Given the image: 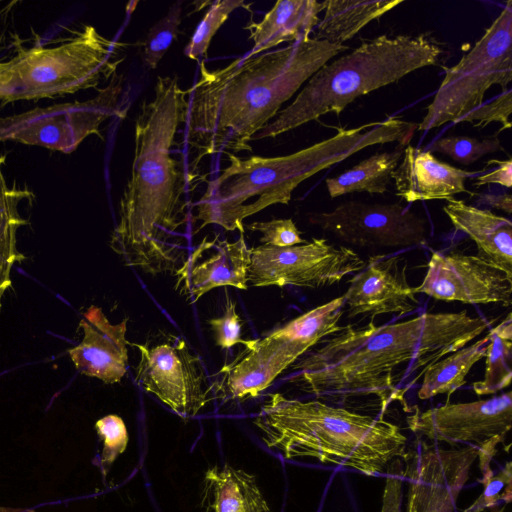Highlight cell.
Here are the masks:
<instances>
[{"mask_svg":"<svg viewBox=\"0 0 512 512\" xmlns=\"http://www.w3.org/2000/svg\"><path fill=\"white\" fill-rule=\"evenodd\" d=\"M344 306L342 295L298 316L280 328L292 339L311 348L322 338L343 330L344 326L338 323Z\"/></svg>","mask_w":512,"mask_h":512,"instance_id":"f1b7e54d","label":"cell"},{"mask_svg":"<svg viewBox=\"0 0 512 512\" xmlns=\"http://www.w3.org/2000/svg\"><path fill=\"white\" fill-rule=\"evenodd\" d=\"M424 150L441 153L462 165H470L504 148L496 136L483 140L468 136H446L438 138Z\"/></svg>","mask_w":512,"mask_h":512,"instance_id":"1f68e13d","label":"cell"},{"mask_svg":"<svg viewBox=\"0 0 512 512\" xmlns=\"http://www.w3.org/2000/svg\"><path fill=\"white\" fill-rule=\"evenodd\" d=\"M214 333L216 344L222 349H229L235 344H243L241 338L242 320L236 312V303L226 293L224 314L208 320Z\"/></svg>","mask_w":512,"mask_h":512,"instance_id":"8d00e7d4","label":"cell"},{"mask_svg":"<svg viewBox=\"0 0 512 512\" xmlns=\"http://www.w3.org/2000/svg\"><path fill=\"white\" fill-rule=\"evenodd\" d=\"M251 249L240 233L237 241L213 240L205 237L176 269V290L189 303L197 302L211 289L221 286L248 288V268Z\"/></svg>","mask_w":512,"mask_h":512,"instance_id":"e0dca14e","label":"cell"},{"mask_svg":"<svg viewBox=\"0 0 512 512\" xmlns=\"http://www.w3.org/2000/svg\"><path fill=\"white\" fill-rule=\"evenodd\" d=\"M407 422L420 439L425 437L452 447L467 444L477 449L497 448L512 427V393L473 402L446 403L426 411L416 408Z\"/></svg>","mask_w":512,"mask_h":512,"instance_id":"7c38bea8","label":"cell"},{"mask_svg":"<svg viewBox=\"0 0 512 512\" xmlns=\"http://www.w3.org/2000/svg\"><path fill=\"white\" fill-rule=\"evenodd\" d=\"M512 81V1L460 61L445 71L417 131H429L459 119L483 104L485 93Z\"/></svg>","mask_w":512,"mask_h":512,"instance_id":"ba28073f","label":"cell"},{"mask_svg":"<svg viewBox=\"0 0 512 512\" xmlns=\"http://www.w3.org/2000/svg\"><path fill=\"white\" fill-rule=\"evenodd\" d=\"M14 55L0 60V107L20 100L63 97L97 88L117 71L125 44L101 35L92 25L54 46L29 48L13 41Z\"/></svg>","mask_w":512,"mask_h":512,"instance_id":"52a82bcc","label":"cell"},{"mask_svg":"<svg viewBox=\"0 0 512 512\" xmlns=\"http://www.w3.org/2000/svg\"><path fill=\"white\" fill-rule=\"evenodd\" d=\"M201 504L204 512H270L255 477L229 464L206 471Z\"/></svg>","mask_w":512,"mask_h":512,"instance_id":"603a6c76","label":"cell"},{"mask_svg":"<svg viewBox=\"0 0 512 512\" xmlns=\"http://www.w3.org/2000/svg\"><path fill=\"white\" fill-rule=\"evenodd\" d=\"M416 130V123L392 116L353 128L337 127L333 136L284 156L228 153L229 164L207 182L195 204L194 220L201 221L197 231L216 224L244 233V219L271 205H287L304 180L367 147L391 142L408 145Z\"/></svg>","mask_w":512,"mask_h":512,"instance_id":"277c9868","label":"cell"},{"mask_svg":"<svg viewBox=\"0 0 512 512\" xmlns=\"http://www.w3.org/2000/svg\"><path fill=\"white\" fill-rule=\"evenodd\" d=\"M495 320L457 313H423L412 319L376 326L371 321L352 325L308 356L293 369L295 381L319 399L346 401L375 395L382 409L392 401L403 404L404 379L452 352L465 347Z\"/></svg>","mask_w":512,"mask_h":512,"instance_id":"6da1fadb","label":"cell"},{"mask_svg":"<svg viewBox=\"0 0 512 512\" xmlns=\"http://www.w3.org/2000/svg\"><path fill=\"white\" fill-rule=\"evenodd\" d=\"M182 1L173 3L167 14L157 21L140 43L142 61L146 68L155 69L177 39L181 24Z\"/></svg>","mask_w":512,"mask_h":512,"instance_id":"f546056e","label":"cell"},{"mask_svg":"<svg viewBox=\"0 0 512 512\" xmlns=\"http://www.w3.org/2000/svg\"><path fill=\"white\" fill-rule=\"evenodd\" d=\"M312 224L360 247L407 248L426 243L425 219L400 203L346 201L328 212L310 214Z\"/></svg>","mask_w":512,"mask_h":512,"instance_id":"8fae6325","label":"cell"},{"mask_svg":"<svg viewBox=\"0 0 512 512\" xmlns=\"http://www.w3.org/2000/svg\"><path fill=\"white\" fill-rule=\"evenodd\" d=\"M186 107L177 76H159L153 98L141 102L131 175L109 242L126 266L153 276L175 272L184 255L179 230L187 222V174L172 149Z\"/></svg>","mask_w":512,"mask_h":512,"instance_id":"7a4b0ae2","label":"cell"},{"mask_svg":"<svg viewBox=\"0 0 512 512\" xmlns=\"http://www.w3.org/2000/svg\"><path fill=\"white\" fill-rule=\"evenodd\" d=\"M385 486L380 512H402L404 465L394 459L386 468Z\"/></svg>","mask_w":512,"mask_h":512,"instance_id":"74e56055","label":"cell"},{"mask_svg":"<svg viewBox=\"0 0 512 512\" xmlns=\"http://www.w3.org/2000/svg\"><path fill=\"white\" fill-rule=\"evenodd\" d=\"M251 231L262 233L260 242L278 248L291 247L304 244L307 241L301 238V232L292 219H273L268 222H253L245 226Z\"/></svg>","mask_w":512,"mask_h":512,"instance_id":"d590c367","label":"cell"},{"mask_svg":"<svg viewBox=\"0 0 512 512\" xmlns=\"http://www.w3.org/2000/svg\"><path fill=\"white\" fill-rule=\"evenodd\" d=\"M0 512H34L31 509H19L0 506Z\"/></svg>","mask_w":512,"mask_h":512,"instance_id":"60d3db41","label":"cell"},{"mask_svg":"<svg viewBox=\"0 0 512 512\" xmlns=\"http://www.w3.org/2000/svg\"><path fill=\"white\" fill-rule=\"evenodd\" d=\"M479 482L484 486L480 496L463 512H485L500 503L512 500V463L508 461L496 474L482 476Z\"/></svg>","mask_w":512,"mask_h":512,"instance_id":"d6a6232c","label":"cell"},{"mask_svg":"<svg viewBox=\"0 0 512 512\" xmlns=\"http://www.w3.org/2000/svg\"><path fill=\"white\" fill-rule=\"evenodd\" d=\"M491 512H505V507L502 506V507H493L491 509H489Z\"/></svg>","mask_w":512,"mask_h":512,"instance_id":"b9f144b4","label":"cell"},{"mask_svg":"<svg viewBox=\"0 0 512 512\" xmlns=\"http://www.w3.org/2000/svg\"><path fill=\"white\" fill-rule=\"evenodd\" d=\"M349 46L305 37L286 47L241 56L210 70L199 64L186 90L185 144L203 157L251 151L250 141L324 64Z\"/></svg>","mask_w":512,"mask_h":512,"instance_id":"3957f363","label":"cell"},{"mask_svg":"<svg viewBox=\"0 0 512 512\" xmlns=\"http://www.w3.org/2000/svg\"><path fill=\"white\" fill-rule=\"evenodd\" d=\"M401 3L402 0H326L323 2L324 17L317 25L314 37L342 45Z\"/></svg>","mask_w":512,"mask_h":512,"instance_id":"cb8c5ba5","label":"cell"},{"mask_svg":"<svg viewBox=\"0 0 512 512\" xmlns=\"http://www.w3.org/2000/svg\"><path fill=\"white\" fill-rule=\"evenodd\" d=\"M250 10V4L240 0H218L210 3V8L195 29L190 41L184 48V54L189 59L198 61L205 57L210 42L216 32L237 8Z\"/></svg>","mask_w":512,"mask_h":512,"instance_id":"4dcf8cb0","label":"cell"},{"mask_svg":"<svg viewBox=\"0 0 512 512\" xmlns=\"http://www.w3.org/2000/svg\"><path fill=\"white\" fill-rule=\"evenodd\" d=\"M245 348L225 365L217 393L221 397L246 400L257 397L310 347L300 343L281 328L264 338L245 340Z\"/></svg>","mask_w":512,"mask_h":512,"instance_id":"2e32d148","label":"cell"},{"mask_svg":"<svg viewBox=\"0 0 512 512\" xmlns=\"http://www.w3.org/2000/svg\"><path fill=\"white\" fill-rule=\"evenodd\" d=\"M95 429L103 441L101 465L106 471L125 451L129 440L127 429L122 418L114 414L99 419Z\"/></svg>","mask_w":512,"mask_h":512,"instance_id":"836d02e7","label":"cell"},{"mask_svg":"<svg viewBox=\"0 0 512 512\" xmlns=\"http://www.w3.org/2000/svg\"><path fill=\"white\" fill-rule=\"evenodd\" d=\"M324 9L323 2L316 0H278L265 13L261 21L250 20L244 27L253 41L246 54L251 57L288 42L292 44L310 37L320 22L318 14Z\"/></svg>","mask_w":512,"mask_h":512,"instance_id":"44dd1931","label":"cell"},{"mask_svg":"<svg viewBox=\"0 0 512 512\" xmlns=\"http://www.w3.org/2000/svg\"><path fill=\"white\" fill-rule=\"evenodd\" d=\"M489 335L475 343L447 355L442 360L429 365L423 372V381L418 390V398L427 400L438 394L448 397L466 383L470 369L480 359L485 358Z\"/></svg>","mask_w":512,"mask_h":512,"instance_id":"4316f807","label":"cell"},{"mask_svg":"<svg viewBox=\"0 0 512 512\" xmlns=\"http://www.w3.org/2000/svg\"><path fill=\"white\" fill-rule=\"evenodd\" d=\"M127 321L112 324L102 309L91 305L79 322L84 337L68 354L76 370L106 384L118 383L128 366Z\"/></svg>","mask_w":512,"mask_h":512,"instance_id":"d6986e66","label":"cell"},{"mask_svg":"<svg viewBox=\"0 0 512 512\" xmlns=\"http://www.w3.org/2000/svg\"><path fill=\"white\" fill-rule=\"evenodd\" d=\"M418 293L465 304H511L512 274L478 255L434 251Z\"/></svg>","mask_w":512,"mask_h":512,"instance_id":"9a60e30c","label":"cell"},{"mask_svg":"<svg viewBox=\"0 0 512 512\" xmlns=\"http://www.w3.org/2000/svg\"><path fill=\"white\" fill-rule=\"evenodd\" d=\"M441 54V47L425 34H384L365 40L351 52L324 64L294 101L253 140L275 138L325 114H339L356 98L435 65Z\"/></svg>","mask_w":512,"mask_h":512,"instance_id":"8992f818","label":"cell"},{"mask_svg":"<svg viewBox=\"0 0 512 512\" xmlns=\"http://www.w3.org/2000/svg\"><path fill=\"white\" fill-rule=\"evenodd\" d=\"M484 378L473 383L478 396L493 395L508 387L512 379V321L508 314L503 322L488 332Z\"/></svg>","mask_w":512,"mask_h":512,"instance_id":"83f0119b","label":"cell"},{"mask_svg":"<svg viewBox=\"0 0 512 512\" xmlns=\"http://www.w3.org/2000/svg\"><path fill=\"white\" fill-rule=\"evenodd\" d=\"M253 423L263 443L287 460L313 458L376 476L407 454V437L398 425L320 400L271 394Z\"/></svg>","mask_w":512,"mask_h":512,"instance_id":"5b68a950","label":"cell"},{"mask_svg":"<svg viewBox=\"0 0 512 512\" xmlns=\"http://www.w3.org/2000/svg\"><path fill=\"white\" fill-rule=\"evenodd\" d=\"M123 83V75L115 73L91 99L0 117V142L15 141L71 154L90 135L102 139L100 126L106 120L125 117L126 111L120 107Z\"/></svg>","mask_w":512,"mask_h":512,"instance_id":"9c48e42d","label":"cell"},{"mask_svg":"<svg viewBox=\"0 0 512 512\" xmlns=\"http://www.w3.org/2000/svg\"><path fill=\"white\" fill-rule=\"evenodd\" d=\"M352 249L324 238L291 247L260 245L251 249L248 283L254 287L288 285L319 288L338 283L364 268Z\"/></svg>","mask_w":512,"mask_h":512,"instance_id":"30bf717a","label":"cell"},{"mask_svg":"<svg viewBox=\"0 0 512 512\" xmlns=\"http://www.w3.org/2000/svg\"><path fill=\"white\" fill-rule=\"evenodd\" d=\"M398 256L374 255L348 282L343 295L348 316L404 315L418 306L417 287L409 285L406 266Z\"/></svg>","mask_w":512,"mask_h":512,"instance_id":"ac0fdd59","label":"cell"},{"mask_svg":"<svg viewBox=\"0 0 512 512\" xmlns=\"http://www.w3.org/2000/svg\"><path fill=\"white\" fill-rule=\"evenodd\" d=\"M478 174L456 168L437 159L433 153L407 145L401 162L392 172L396 195L408 203L428 200H450L456 194L469 192L466 179Z\"/></svg>","mask_w":512,"mask_h":512,"instance_id":"ffe728a7","label":"cell"},{"mask_svg":"<svg viewBox=\"0 0 512 512\" xmlns=\"http://www.w3.org/2000/svg\"><path fill=\"white\" fill-rule=\"evenodd\" d=\"M481 203L488 204L489 206L503 210L507 214H511L512 211V197L510 194L492 195L484 194L480 195L479 199Z\"/></svg>","mask_w":512,"mask_h":512,"instance_id":"ab89813d","label":"cell"},{"mask_svg":"<svg viewBox=\"0 0 512 512\" xmlns=\"http://www.w3.org/2000/svg\"><path fill=\"white\" fill-rule=\"evenodd\" d=\"M5 158L0 155V310L5 293L12 287V267L26 258L17 249V231L29 223L20 215L19 205L33 198L28 189L8 187L2 170Z\"/></svg>","mask_w":512,"mask_h":512,"instance_id":"d4e9b609","label":"cell"},{"mask_svg":"<svg viewBox=\"0 0 512 512\" xmlns=\"http://www.w3.org/2000/svg\"><path fill=\"white\" fill-rule=\"evenodd\" d=\"M512 112V90L501 92L497 97L486 104L473 109L468 114L461 117L458 123L475 122L474 127L484 128L492 122L501 124L499 132L512 127L510 114Z\"/></svg>","mask_w":512,"mask_h":512,"instance_id":"e575fe53","label":"cell"},{"mask_svg":"<svg viewBox=\"0 0 512 512\" xmlns=\"http://www.w3.org/2000/svg\"><path fill=\"white\" fill-rule=\"evenodd\" d=\"M477 456L473 445L444 449L418 438L403 459L408 488L404 512H454Z\"/></svg>","mask_w":512,"mask_h":512,"instance_id":"4fadbf2b","label":"cell"},{"mask_svg":"<svg viewBox=\"0 0 512 512\" xmlns=\"http://www.w3.org/2000/svg\"><path fill=\"white\" fill-rule=\"evenodd\" d=\"M491 162L498 164V167L486 174L477 176L474 185L480 187L488 184H498L510 188L512 186V160H491Z\"/></svg>","mask_w":512,"mask_h":512,"instance_id":"f35d334b","label":"cell"},{"mask_svg":"<svg viewBox=\"0 0 512 512\" xmlns=\"http://www.w3.org/2000/svg\"><path fill=\"white\" fill-rule=\"evenodd\" d=\"M406 146L398 143L392 151L374 154L338 176L327 178L329 196L336 198L355 192L384 194Z\"/></svg>","mask_w":512,"mask_h":512,"instance_id":"484cf974","label":"cell"},{"mask_svg":"<svg viewBox=\"0 0 512 512\" xmlns=\"http://www.w3.org/2000/svg\"><path fill=\"white\" fill-rule=\"evenodd\" d=\"M139 351L135 380L174 413L186 419L197 415L207 402L203 365L186 343L176 339L153 347L129 343Z\"/></svg>","mask_w":512,"mask_h":512,"instance_id":"5bb4252c","label":"cell"},{"mask_svg":"<svg viewBox=\"0 0 512 512\" xmlns=\"http://www.w3.org/2000/svg\"><path fill=\"white\" fill-rule=\"evenodd\" d=\"M443 211L455 230L465 233L475 242L479 251L478 256L512 274V222L510 219L455 198L448 200Z\"/></svg>","mask_w":512,"mask_h":512,"instance_id":"7402d4cb","label":"cell"}]
</instances>
